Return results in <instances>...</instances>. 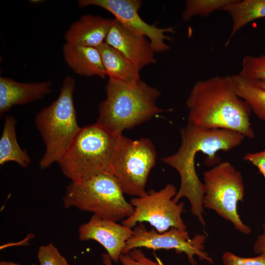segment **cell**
<instances>
[{"mask_svg": "<svg viewBox=\"0 0 265 265\" xmlns=\"http://www.w3.org/2000/svg\"><path fill=\"white\" fill-rule=\"evenodd\" d=\"M181 142L174 154L162 159V161L174 168L180 177V186L173 200L178 203L186 198L190 205V212L200 223L206 225L203 198L204 184L199 179L195 169V158L199 153L208 157V164H217V153L228 152L239 146L245 137L229 130L207 128L188 123L181 129Z\"/></svg>", "mask_w": 265, "mask_h": 265, "instance_id": "obj_1", "label": "cell"}, {"mask_svg": "<svg viewBox=\"0 0 265 265\" xmlns=\"http://www.w3.org/2000/svg\"><path fill=\"white\" fill-rule=\"evenodd\" d=\"M187 123L207 128L224 129L253 138L251 110L237 94L232 76H215L197 80L187 98Z\"/></svg>", "mask_w": 265, "mask_h": 265, "instance_id": "obj_2", "label": "cell"}, {"mask_svg": "<svg viewBox=\"0 0 265 265\" xmlns=\"http://www.w3.org/2000/svg\"><path fill=\"white\" fill-rule=\"evenodd\" d=\"M106 91L96 122L113 133H122L164 111L156 104L160 92L141 80L130 83L109 78Z\"/></svg>", "mask_w": 265, "mask_h": 265, "instance_id": "obj_3", "label": "cell"}, {"mask_svg": "<svg viewBox=\"0 0 265 265\" xmlns=\"http://www.w3.org/2000/svg\"><path fill=\"white\" fill-rule=\"evenodd\" d=\"M75 82L72 77L65 76L57 98L35 116V124L45 148L39 162L42 169L59 161L81 128L74 105Z\"/></svg>", "mask_w": 265, "mask_h": 265, "instance_id": "obj_4", "label": "cell"}, {"mask_svg": "<svg viewBox=\"0 0 265 265\" xmlns=\"http://www.w3.org/2000/svg\"><path fill=\"white\" fill-rule=\"evenodd\" d=\"M124 194L113 176L106 172L71 181L66 188L62 201L65 209L76 208L117 222L128 217L134 211Z\"/></svg>", "mask_w": 265, "mask_h": 265, "instance_id": "obj_5", "label": "cell"}, {"mask_svg": "<svg viewBox=\"0 0 265 265\" xmlns=\"http://www.w3.org/2000/svg\"><path fill=\"white\" fill-rule=\"evenodd\" d=\"M118 134L97 122L81 127L71 146L57 162L63 174L71 181H79L100 173H109Z\"/></svg>", "mask_w": 265, "mask_h": 265, "instance_id": "obj_6", "label": "cell"}, {"mask_svg": "<svg viewBox=\"0 0 265 265\" xmlns=\"http://www.w3.org/2000/svg\"><path fill=\"white\" fill-rule=\"evenodd\" d=\"M157 153L147 138L132 139L117 135L109 167L124 194L140 197L145 194L149 174L156 162Z\"/></svg>", "mask_w": 265, "mask_h": 265, "instance_id": "obj_7", "label": "cell"}, {"mask_svg": "<svg viewBox=\"0 0 265 265\" xmlns=\"http://www.w3.org/2000/svg\"><path fill=\"white\" fill-rule=\"evenodd\" d=\"M204 208L212 210L231 222L238 232L251 233V228L241 220L237 204L243 202L245 187L242 174L229 161L216 164L203 173Z\"/></svg>", "mask_w": 265, "mask_h": 265, "instance_id": "obj_8", "label": "cell"}, {"mask_svg": "<svg viewBox=\"0 0 265 265\" xmlns=\"http://www.w3.org/2000/svg\"><path fill=\"white\" fill-rule=\"evenodd\" d=\"M177 193L175 186L168 184L160 190L151 189L141 196L132 198L130 203L134 211L122 224L132 229L137 223L147 222L159 233L171 228L186 230L181 216L185 204L173 200Z\"/></svg>", "mask_w": 265, "mask_h": 265, "instance_id": "obj_9", "label": "cell"}, {"mask_svg": "<svg viewBox=\"0 0 265 265\" xmlns=\"http://www.w3.org/2000/svg\"><path fill=\"white\" fill-rule=\"evenodd\" d=\"M132 230V235L127 241L122 254H127L133 249L141 247L154 250L174 249L177 253H185L192 265H197L195 256L200 260L213 264L212 258L205 250L207 237L204 235L197 234L190 238L187 230L175 228L159 233L154 228L148 230L142 223L135 226Z\"/></svg>", "mask_w": 265, "mask_h": 265, "instance_id": "obj_10", "label": "cell"}, {"mask_svg": "<svg viewBox=\"0 0 265 265\" xmlns=\"http://www.w3.org/2000/svg\"><path fill=\"white\" fill-rule=\"evenodd\" d=\"M78 4L80 7L96 6L109 12L128 29L148 38L155 53H163L170 49L165 41H171L172 38L166 33H174V27L159 28L145 22L138 14L142 5L141 0H79Z\"/></svg>", "mask_w": 265, "mask_h": 265, "instance_id": "obj_11", "label": "cell"}, {"mask_svg": "<svg viewBox=\"0 0 265 265\" xmlns=\"http://www.w3.org/2000/svg\"><path fill=\"white\" fill-rule=\"evenodd\" d=\"M133 230L116 221L93 215L88 221L79 228L81 241L95 240L106 249L112 261L118 263L122 252Z\"/></svg>", "mask_w": 265, "mask_h": 265, "instance_id": "obj_12", "label": "cell"}, {"mask_svg": "<svg viewBox=\"0 0 265 265\" xmlns=\"http://www.w3.org/2000/svg\"><path fill=\"white\" fill-rule=\"evenodd\" d=\"M105 42L120 52L140 69L154 64L155 53L150 41L125 27L114 19Z\"/></svg>", "mask_w": 265, "mask_h": 265, "instance_id": "obj_13", "label": "cell"}, {"mask_svg": "<svg viewBox=\"0 0 265 265\" xmlns=\"http://www.w3.org/2000/svg\"><path fill=\"white\" fill-rule=\"evenodd\" d=\"M50 81L20 82L0 77V115L3 116L13 106L26 104L43 99L52 92Z\"/></svg>", "mask_w": 265, "mask_h": 265, "instance_id": "obj_14", "label": "cell"}, {"mask_svg": "<svg viewBox=\"0 0 265 265\" xmlns=\"http://www.w3.org/2000/svg\"><path fill=\"white\" fill-rule=\"evenodd\" d=\"M113 19L86 14L74 22L66 31V43L97 48L104 43Z\"/></svg>", "mask_w": 265, "mask_h": 265, "instance_id": "obj_15", "label": "cell"}, {"mask_svg": "<svg viewBox=\"0 0 265 265\" xmlns=\"http://www.w3.org/2000/svg\"><path fill=\"white\" fill-rule=\"evenodd\" d=\"M62 50L65 62L76 74L102 79L107 76L97 48L65 43Z\"/></svg>", "mask_w": 265, "mask_h": 265, "instance_id": "obj_16", "label": "cell"}, {"mask_svg": "<svg viewBox=\"0 0 265 265\" xmlns=\"http://www.w3.org/2000/svg\"><path fill=\"white\" fill-rule=\"evenodd\" d=\"M106 75L126 82L140 80V68L128 60L116 49L105 42L97 48Z\"/></svg>", "mask_w": 265, "mask_h": 265, "instance_id": "obj_17", "label": "cell"}, {"mask_svg": "<svg viewBox=\"0 0 265 265\" xmlns=\"http://www.w3.org/2000/svg\"><path fill=\"white\" fill-rule=\"evenodd\" d=\"M16 120L12 115H6L0 138V165L15 162L23 168L27 167L31 159L26 151L18 144L16 133Z\"/></svg>", "mask_w": 265, "mask_h": 265, "instance_id": "obj_18", "label": "cell"}, {"mask_svg": "<svg viewBox=\"0 0 265 265\" xmlns=\"http://www.w3.org/2000/svg\"><path fill=\"white\" fill-rule=\"evenodd\" d=\"M232 21L230 34L226 41L228 46L236 34L243 26L253 20L265 18V0H236L225 7Z\"/></svg>", "mask_w": 265, "mask_h": 265, "instance_id": "obj_19", "label": "cell"}, {"mask_svg": "<svg viewBox=\"0 0 265 265\" xmlns=\"http://www.w3.org/2000/svg\"><path fill=\"white\" fill-rule=\"evenodd\" d=\"M232 79L238 96L247 103L251 111L265 122V89L238 75H232Z\"/></svg>", "mask_w": 265, "mask_h": 265, "instance_id": "obj_20", "label": "cell"}, {"mask_svg": "<svg viewBox=\"0 0 265 265\" xmlns=\"http://www.w3.org/2000/svg\"><path fill=\"white\" fill-rule=\"evenodd\" d=\"M236 0H187L186 1L185 9L182 15L185 21L200 15L207 16L212 12L222 10L226 6Z\"/></svg>", "mask_w": 265, "mask_h": 265, "instance_id": "obj_21", "label": "cell"}, {"mask_svg": "<svg viewBox=\"0 0 265 265\" xmlns=\"http://www.w3.org/2000/svg\"><path fill=\"white\" fill-rule=\"evenodd\" d=\"M238 75L248 81L265 82V53L258 56H244Z\"/></svg>", "mask_w": 265, "mask_h": 265, "instance_id": "obj_22", "label": "cell"}, {"mask_svg": "<svg viewBox=\"0 0 265 265\" xmlns=\"http://www.w3.org/2000/svg\"><path fill=\"white\" fill-rule=\"evenodd\" d=\"M103 265H113L112 260L107 253L102 254ZM120 261L123 265H165L158 258L153 261L148 258L140 248H134L125 254H121Z\"/></svg>", "mask_w": 265, "mask_h": 265, "instance_id": "obj_23", "label": "cell"}, {"mask_svg": "<svg viewBox=\"0 0 265 265\" xmlns=\"http://www.w3.org/2000/svg\"><path fill=\"white\" fill-rule=\"evenodd\" d=\"M37 257L39 265H69L66 259L52 243L40 246Z\"/></svg>", "mask_w": 265, "mask_h": 265, "instance_id": "obj_24", "label": "cell"}, {"mask_svg": "<svg viewBox=\"0 0 265 265\" xmlns=\"http://www.w3.org/2000/svg\"><path fill=\"white\" fill-rule=\"evenodd\" d=\"M224 265H265V252L254 257H242L230 251L225 252L222 256Z\"/></svg>", "mask_w": 265, "mask_h": 265, "instance_id": "obj_25", "label": "cell"}, {"mask_svg": "<svg viewBox=\"0 0 265 265\" xmlns=\"http://www.w3.org/2000/svg\"><path fill=\"white\" fill-rule=\"evenodd\" d=\"M243 159L255 166L265 178V149L257 152L247 153Z\"/></svg>", "mask_w": 265, "mask_h": 265, "instance_id": "obj_26", "label": "cell"}, {"mask_svg": "<svg viewBox=\"0 0 265 265\" xmlns=\"http://www.w3.org/2000/svg\"><path fill=\"white\" fill-rule=\"evenodd\" d=\"M263 233L258 236L253 246L254 252L258 254L265 252V220L263 224Z\"/></svg>", "mask_w": 265, "mask_h": 265, "instance_id": "obj_27", "label": "cell"}, {"mask_svg": "<svg viewBox=\"0 0 265 265\" xmlns=\"http://www.w3.org/2000/svg\"><path fill=\"white\" fill-rule=\"evenodd\" d=\"M0 265H21L20 264L8 261H2L0 262Z\"/></svg>", "mask_w": 265, "mask_h": 265, "instance_id": "obj_28", "label": "cell"}, {"mask_svg": "<svg viewBox=\"0 0 265 265\" xmlns=\"http://www.w3.org/2000/svg\"><path fill=\"white\" fill-rule=\"evenodd\" d=\"M251 82L255 83V84H256L257 85H258L260 87L265 89V82L259 81H251Z\"/></svg>", "mask_w": 265, "mask_h": 265, "instance_id": "obj_29", "label": "cell"}, {"mask_svg": "<svg viewBox=\"0 0 265 265\" xmlns=\"http://www.w3.org/2000/svg\"><path fill=\"white\" fill-rule=\"evenodd\" d=\"M31 265H37L33 264H31Z\"/></svg>", "mask_w": 265, "mask_h": 265, "instance_id": "obj_30", "label": "cell"}]
</instances>
